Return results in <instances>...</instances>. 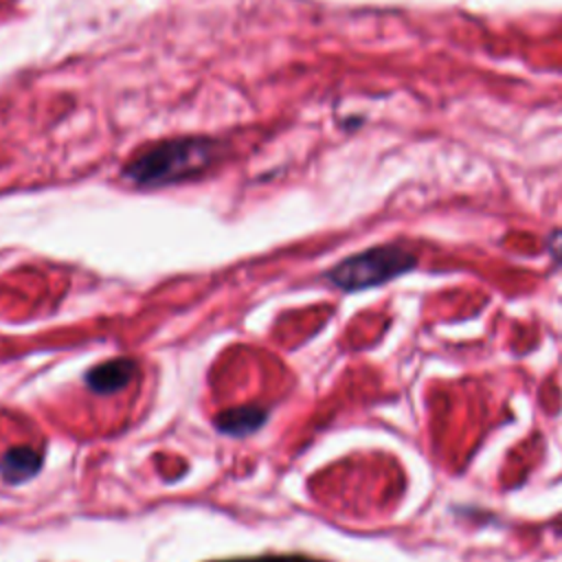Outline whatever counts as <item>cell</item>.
I'll return each instance as SVG.
<instances>
[{"instance_id": "obj_1", "label": "cell", "mask_w": 562, "mask_h": 562, "mask_svg": "<svg viewBox=\"0 0 562 562\" xmlns=\"http://www.w3.org/2000/svg\"><path fill=\"white\" fill-rule=\"evenodd\" d=\"M224 154V145L209 136L167 138L145 147L121 169L123 180L140 189H158L209 171Z\"/></svg>"}, {"instance_id": "obj_2", "label": "cell", "mask_w": 562, "mask_h": 562, "mask_svg": "<svg viewBox=\"0 0 562 562\" xmlns=\"http://www.w3.org/2000/svg\"><path fill=\"white\" fill-rule=\"evenodd\" d=\"M417 259L413 252L395 246V244H384V246H373L362 252H356L340 263H336L329 272L327 279L347 292L382 285L411 268H415Z\"/></svg>"}, {"instance_id": "obj_3", "label": "cell", "mask_w": 562, "mask_h": 562, "mask_svg": "<svg viewBox=\"0 0 562 562\" xmlns=\"http://www.w3.org/2000/svg\"><path fill=\"white\" fill-rule=\"evenodd\" d=\"M138 373V364L132 358H114L92 367L86 373V384L97 395H110L125 389Z\"/></svg>"}, {"instance_id": "obj_4", "label": "cell", "mask_w": 562, "mask_h": 562, "mask_svg": "<svg viewBox=\"0 0 562 562\" xmlns=\"http://www.w3.org/2000/svg\"><path fill=\"white\" fill-rule=\"evenodd\" d=\"M268 419V411L257 404H246L237 408H226L215 417V426L224 435L244 437L259 430Z\"/></svg>"}, {"instance_id": "obj_5", "label": "cell", "mask_w": 562, "mask_h": 562, "mask_svg": "<svg viewBox=\"0 0 562 562\" xmlns=\"http://www.w3.org/2000/svg\"><path fill=\"white\" fill-rule=\"evenodd\" d=\"M40 468H42V454L31 446L9 448L0 457V474L11 485L33 479L40 472Z\"/></svg>"}, {"instance_id": "obj_6", "label": "cell", "mask_w": 562, "mask_h": 562, "mask_svg": "<svg viewBox=\"0 0 562 562\" xmlns=\"http://www.w3.org/2000/svg\"><path fill=\"white\" fill-rule=\"evenodd\" d=\"M215 562H321L307 555H257V558H237V560H215Z\"/></svg>"}, {"instance_id": "obj_7", "label": "cell", "mask_w": 562, "mask_h": 562, "mask_svg": "<svg viewBox=\"0 0 562 562\" xmlns=\"http://www.w3.org/2000/svg\"><path fill=\"white\" fill-rule=\"evenodd\" d=\"M547 250L558 263H562V231H553L547 237Z\"/></svg>"}]
</instances>
